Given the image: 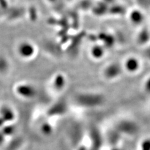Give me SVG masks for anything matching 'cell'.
I'll use <instances>...</instances> for the list:
<instances>
[{
    "mask_svg": "<svg viewBox=\"0 0 150 150\" xmlns=\"http://www.w3.org/2000/svg\"><path fill=\"white\" fill-rule=\"evenodd\" d=\"M124 67L126 71L133 73L138 71L141 67V63L138 58L133 57V56H131V57H129L126 59Z\"/></svg>",
    "mask_w": 150,
    "mask_h": 150,
    "instance_id": "1",
    "label": "cell"
},
{
    "mask_svg": "<svg viewBox=\"0 0 150 150\" xmlns=\"http://www.w3.org/2000/svg\"><path fill=\"white\" fill-rule=\"evenodd\" d=\"M41 131L45 136H50L53 131V126L50 123H45L41 126Z\"/></svg>",
    "mask_w": 150,
    "mask_h": 150,
    "instance_id": "2",
    "label": "cell"
},
{
    "mask_svg": "<svg viewBox=\"0 0 150 150\" xmlns=\"http://www.w3.org/2000/svg\"><path fill=\"white\" fill-rule=\"evenodd\" d=\"M1 133L5 137H8V136H11L14 134L15 131V127L11 125H6L1 128Z\"/></svg>",
    "mask_w": 150,
    "mask_h": 150,
    "instance_id": "3",
    "label": "cell"
},
{
    "mask_svg": "<svg viewBox=\"0 0 150 150\" xmlns=\"http://www.w3.org/2000/svg\"><path fill=\"white\" fill-rule=\"evenodd\" d=\"M92 53L93 56L94 57H95L96 58H101L103 56V49L100 46H95L94 48L92 50Z\"/></svg>",
    "mask_w": 150,
    "mask_h": 150,
    "instance_id": "4",
    "label": "cell"
},
{
    "mask_svg": "<svg viewBox=\"0 0 150 150\" xmlns=\"http://www.w3.org/2000/svg\"><path fill=\"white\" fill-rule=\"evenodd\" d=\"M5 136H4L1 132L0 133V145H1L4 142V138H5Z\"/></svg>",
    "mask_w": 150,
    "mask_h": 150,
    "instance_id": "5",
    "label": "cell"
},
{
    "mask_svg": "<svg viewBox=\"0 0 150 150\" xmlns=\"http://www.w3.org/2000/svg\"><path fill=\"white\" fill-rule=\"evenodd\" d=\"M6 124L5 122L4 121V120L0 117V129H1L2 128H3L4 126H5Z\"/></svg>",
    "mask_w": 150,
    "mask_h": 150,
    "instance_id": "6",
    "label": "cell"
}]
</instances>
